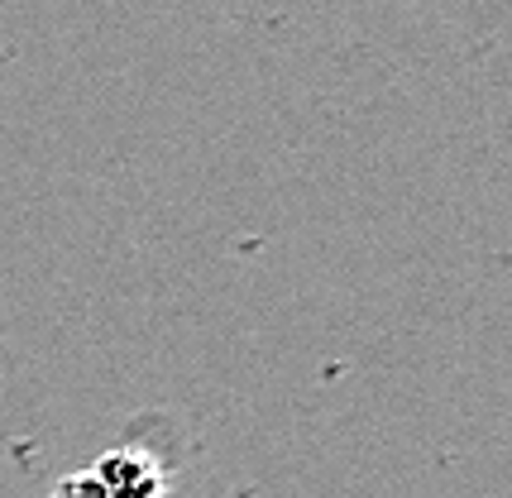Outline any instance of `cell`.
I'll return each instance as SVG.
<instances>
[{
    "mask_svg": "<svg viewBox=\"0 0 512 498\" xmlns=\"http://www.w3.org/2000/svg\"><path fill=\"white\" fill-rule=\"evenodd\" d=\"M91 475L106 484L111 498H168V470L144 446H115V451L96 455Z\"/></svg>",
    "mask_w": 512,
    "mask_h": 498,
    "instance_id": "1",
    "label": "cell"
},
{
    "mask_svg": "<svg viewBox=\"0 0 512 498\" xmlns=\"http://www.w3.org/2000/svg\"><path fill=\"white\" fill-rule=\"evenodd\" d=\"M48 498H111L106 494V484L91 475V470H77V475H67V479H58L53 484V494Z\"/></svg>",
    "mask_w": 512,
    "mask_h": 498,
    "instance_id": "2",
    "label": "cell"
}]
</instances>
